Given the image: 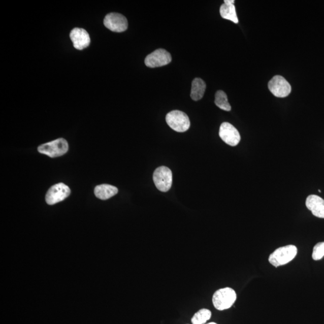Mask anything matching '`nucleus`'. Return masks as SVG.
<instances>
[{"mask_svg": "<svg viewBox=\"0 0 324 324\" xmlns=\"http://www.w3.org/2000/svg\"><path fill=\"white\" fill-rule=\"evenodd\" d=\"M220 13L221 17L223 19L230 20V21L233 22L235 24L239 23L236 7H235L234 5H228L224 3L220 7Z\"/></svg>", "mask_w": 324, "mask_h": 324, "instance_id": "obj_15", "label": "nucleus"}, {"mask_svg": "<svg viewBox=\"0 0 324 324\" xmlns=\"http://www.w3.org/2000/svg\"><path fill=\"white\" fill-rule=\"evenodd\" d=\"M207 324H217V323H215V322H210V323H207Z\"/></svg>", "mask_w": 324, "mask_h": 324, "instance_id": "obj_20", "label": "nucleus"}, {"mask_svg": "<svg viewBox=\"0 0 324 324\" xmlns=\"http://www.w3.org/2000/svg\"><path fill=\"white\" fill-rule=\"evenodd\" d=\"M166 121L172 129L177 132L187 131L190 126L189 118L180 111H173L167 115Z\"/></svg>", "mask_w": 324, "mask_h": 324, "instance_id": "obj_4", "label": "nucleus"}, {"mask_svg": "<svg viewBox=\"0 0 324 324\" xmlns=\"http://www.w3.org/2000/svg\"><path fill=\"white\" fill-rule=\"evenodd\" d=\"M215 104L221 110L230 111L231 110V105L228 102L227 95L223 91L219 90L215 94Z\"/></svg>", "mask_w": 324, "mask_h": 324, "instance_id": "obj_16", "label": "nucleus"}, {"mask_svg": "<svg viewBox=\"0 0 324 324\" xmlns=\"http://www.w3.org/2000/svg\"><path fill=\"white\" fill-rule=\"evenodd\" d=\"M172 61L171 55L164 49H158L148 55L145 59V64L148 68L161 67L170 64Z\"/></svg>", "mask_w": 324, "mask_h": 324, "instance_id": "obj_9", "label": "nucleus"}, {"mask_svg": "<svg viewBox=\"0 0 324 324\" xmlns=\"http://www.w3.org/2000/svg\"><path fill=\"white\" fill-rule=\"evenodd\" d=\"M324 256V242L316 244L313 247L312 258L315 261L321 260Z\"/></svg>", "mask_w": 324, "mask_h": 324, "instance_id": "obj_18", "label": "nucleus"}, {"mask_svg": "<svg viewBox=\"0 0 324 324\" xmlns=\"http://www.w3.org/2000/svg\"><path fill=\"white\" fill-rule=\"evenodd\" d=\"M219 137L224 143L232 147L236 146L241 140L239 132L234 125L227 122L221 124Z\"/></svg>", "mask_w": 324, "mask_h": 324, "instance_id": "obj_10", "label": "nucleus"}, {"mask_svg": "<svg viewBox=\"0 0 324 324\" xmlns=\"http://www.w3.org/2000/svg\"><path fill=\"white\" fill-rule=\"evenodd\" d=\"M104 23L106 27L113 32H124L128 28L126 18L120 13H109L105 16Z\"/></svg>", "mask_w": 324, "mask_h": 324, "instance_id": "obj_8", "label": "nucleus"}, {"mask_svg": "<svg viewBox=\"0 0 324 324\" xmlns=\"http://www.w3.org/2000/svg\"><path fill=\"white\" fill-rule=\"evenodd\" d=\"M71 192L70 188L67 185L61 183L55 184L49 188L46 195V203L51 206L57 204L67 198Z\"/></svg>", "mask_w": 324, "mask_h": 324, "instance_id": "obj_7", "label": "nucleus"}, {"mask_svg": "<svg viewBox=\"0 0 324 324\" xmlns=\"http://www.w3.org/2000/svg\"><path fill=\"white\" fill-rule=\"evenodd\" d=\"M306 206L314 216L324 219V200L317 195H309L307 198Z\"/></svg>", "mask_w": 324, "mask_h": 324, "instance_id": "obj_12", "label": "nucleus"}, {"mask_svg": "<svg viewBox=\"0 0 324 324\" xmlns=\"http://www.w3.org/2000/svg\"><path fill=\"white\" fill-rule=\"evenodd\" d=\"M211 317V312L210 310L202 309L197 312L193 316L191 319L192 324H205Z\"/></svg>", "mask_w": 324, "mask_h": 324, "instance_id": "obj_17", "label": "nucleus"}, {"mask_svg": "<svg viewBox=\"0 0 324 324\" xmlns=\"http://www.w3.org/2000/svg\"><path fill=\"white\" fill-rule=\"evenodd\" d=\"M70 38L74 48L78 50H83L90 44V35L83 28L73 29L70 33Z\"/></svg>", "mask_w": 324, "mask_h": 324, "instance_id": "obj_11", "label": "nucleus"}, {"mask_svg": "<svg viewBox=\"0 0 324 324\" xmlns=\"http://www.w3.org/2000/svg\"><path fill=\"white\" fill-rule=\"evenodd\" d=\"M237 300L236 291L231 287H224L217 290L213 296V305L218 310L231 308Z\"/></svg>", "mask_w": 324, "mask_h": 324, "instance_id": "obj_2", "label": "nucleus"}, {"mask_svg": "<svg viewBox=\"0 0 324 324\" xmlns=\"http://www.w3.org/2000/svg\"><path fill=\"white\" fill-rule=\"evenodd\" d=\"M206 84L203 79L195 78L191 84L190 96L195 101L201 100L206 91Z\"/></svg>", "mask_w": 324, "mask_h": 324, "instance_id": "obj_14", "label": "nucleus"}, {"mask_svg": "<svg viewBox=\"0 0 324 324\" xmlns=\"http://www.w3.org/2000/svg\"><path fill=\"white\" fill-rule=\"evenodd\" d=\"M268 87L274 96L279 98L288 96L292 90L289 82L280 75H276L271 79Z\"/></svg>", "mask_w": 324, "mask_h": 324, "instance_id": "obj_6", "label": "nucleus"}, {"mask_svg": "<svg viewBox=\"0 0 324 324\" xmlns=\"http://www.w3.org/2000/svg\"><path fill=\"white\" fill-rule=\"evenodd\" d=\"M68 150V141L63 138L57 139L49 143L40 145L38 147V151L40 153L52 158L62 156L67 153Z\"/></svg>", "mask_w": 324, "mask_h": 324, "instance_id": "obj_3", "label": "nucleus"}, {"mask_svg": "<svg viewBox=\"0 0 324 324\" xmlns=\"http://www.w3.org/2000/svg\"><path fill=\"white\" fill-rule=\"evenodd\" d=\"M297 252L298 250L296 246L281 247L270 254L269 261L275 267L286 265L295 258Z\"/></svg>", "mask_w": 324, "mask_h": 324, "instance_id": "obj_1", "label": "nucleus"}, {"mask_svg": "<svg viewBox=\"0 0 324 324\" xmlns=\"http://www.w3.org/2000/svg\"><path fill=\"white\" fill-rule=\"evenodd\" d=\"M234 0H224V3L228 5H234Z\"/></svg>", "mask_w": 324, "mask_h": 324, "instance_id": "obj_19", "label": "nucleus"}, {"mask_svg": "<svg viewBox=\"0 0 324 324\" xmlns=\"http://www.w3.org/2000/svg\"><path fill=\"white\" fill-rule=\"evenodd\" d=\"M153 181L158 190L167 192L170 190L173 184V173L167 167H158L153 174Z\"/></svg>", "mask_w": 324, "mask_h": 324, "instance_id": "obj_5", "label": "nucleus"}, {"mask_svg": "<svg viewBox=\"0 0 324 324\" xmlns=\"http://www.w3.org/2000/svg\"><path fill=\"white\" fill-rule=\"evenodd\" d=\"M118 192L116 187L110 184L99 185L94 188V194L99 199L107 200Z\"/></svg>", "mask_w": 324, "mask_h": 324, "instance_id": "obj_13", "label": "nucleus"}]
</instances>
